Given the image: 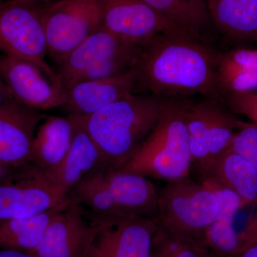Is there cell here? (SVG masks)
I'll return each mask as SVG.
<instances>
[{"label":"cell","mask_w":257,"mask_h":257,"mask_svg":"<svg viewBox=\"0 0 257 257\" xmlns=\"http://www.w3.org/2000/svg\"><path fill=\"white\" fill-rule=\"evenodd\" d=\"M212 257H219V256H216V255L214 254V255H213Z\"/></svg>","instance_id":"d590c367"},{"label":"cell","mask_w":257,"mask_h":257,"mask_svg":"<svg viewBox=\"0 0 257 257\" xmlns=\"http://www.w3.org/2000/svg\"><path fill=\"white\" fill-rule=\"evenodd\" d=\"M253 40H255V41L257 42V33L256 34V35L253 37Z\"/></svg>","instance_id":"836d02e7"},{"label":"cell","mask_w":257,"mask_h":257,"mask_svg":"<svg viewBox=\"0 0 257 257\" xmlns=\"http://www.w3.org/2000/svg\"><path fill=\"white\" fill-rule=\"evenodd\" d=\"M10 165L0 161V184L10 178Z\"/></svg>","instance_id":"f546056e"},{"label":"cell","mask_w":257,"mask_h":257,"mask_svg":"<svg viewBox=\"0 0 257 257\" xmlns=\"http://www.w3.org/2000/svg\"><path fill=\"white\" fill-rule=\"evenodd\" d=\"M231 257H257V245Z\"/></svg>","instance_id":"1f68e13d"},{"label":"cell","mask_w":257,"mask_h":257,"mask_svg":"<svg viewBox=\"0 0 257 257\" xmlns=\"http://www.w3.org/2000/svg\"><path fill=\"white\" fill-rule=\"evenodd\" d=\"M17 179L0 184V221L30 217L60 207L69 195L30 168Z\"/></svg>","instance_id":"4fadbf2b"},{"label":"cell","mask_w":257,"mask_h":257,"mask_svg":"<svg viewBox=\"0 0 257 257\" xmlns=\"http://www.w3.org/2000/svg\"><path fill=\"white\" fill-rule=\"evenodd\" d=\"M162 104L160 98L133 93L94 114L77 116L102 152L108 167L119 170L155 127Z\"/></svg>","instance_id":"7a4b0ae2"},{"label":"cell","mask_w":257,"mask_h":257,"mask_svg":"<svg viewBox=\"0 0 257 257\" xmlns=\"http://www.w3.org/2000/svg\"><path fill=\"white\" fill-rule=\"evenodd\" d=\"M92 222L98 230L88 257H151L157 219L116 216Z\"/></svg>","instance_id":"7c38bea8"},{"label":"cell","mask_w":257,"mask_h":257,"mask_svg":"<svg viewBox=\"0 0 257 257\" xmlns=\"http://www.w3.org/2000/svg\"><path fill=\"white\" fill-rule=\"evenodd\" d=\"M0 257H35L31 253L23 252V251H15V250L1 249Z\"/></svg>","instance_id":"f1b7e54d"},{"label":"cell","mask_w":257,"mask_h":257,"mask_svg":"<svg viewBox=\"0 0 257 257\" xmlns=\"http://www.w3.org/2000/svg\"><path fill=\"white\" fill-rule=\"evenodd\" d=\"M141 46L100 26L56 63L55 72L66 92L78 83L119 75L134 68Z\"/></svg>","instance_id":"8992f818"},{"label":"cell","mask_w":257,"mask_h":257,"mask_svg":"<svg viewBox=\"0 0 257 257\" xmlns=\"http://www.w3.org/2000/svg\"><path fill=\"white\" fill-rule=\"evenodd\" d=\"M202 183L219 197L221 211L204 236V244L219 257H231L257 245V199L246 201L211 181Z\"/></svg>","instance_id":"9c48e42d"},{"label":"cell","mask_w":257,"mask_h":257,"mask_svg":"<svg viewBox=\"0 0 257 257\" xmlns=\"http://www.w3.org/2000/svg\"><path fill=\"white\" fill-rule=\"evenodd\" d=\"M216 84L223 98L233 92L257 88V50L238 49L221 53L216 67Z\"/></svg>","instance_id":"7402d4cb"},{"label":"cell","mask_w":257,"mask_h":257,"mask_svg":"<svg viewBox=\"0 0 257 257\" xmlns=\"http://www.w3.org/2000/svg\"><path fill=\"white\" fill-rule=\"evenodd\" d=\"M157 209L160 227L204 244L208 230L220 214L221 204L212 189L189 176L167 182L158 191Z\"/></svg>","instance_id":"5b68a950"},{"label":"cell","mask_w":257,"mask_h":257,"mask_svg":"<svg viewBox=\"0 0 257 257\" xmlns=\"http://www.w3.org/2000/svg\"><path fill=\"white\" fill-rule=\"evenodd\" d=\"M69 198L68 205L56 214L38 246L30 252L34 256L88 257L98 228Z\"/></svg>","instance_id":"5bb4252c"},{"label":"cell","mask_w":257,"mask_h":257,"mask_svg":"<svg viewBox=\"0 0 257 257\" xmlns=\"http://www.w3.org/2000/svg\"><path fill=\"white\" fill-rule=\"evenodd\" d=\"M211 23L233 40H253L257 33V0H207Z\"/></svg>","instance_id":"44dd1931"},{"label":"cell","mask_w":257,"mask_h":257,"mask_svg":"<svg viewBox=\"0 0 257 257\" xmlns=\"http://www.w3.org/2000/svg\"><path fill=\"white\" fill-rule=\"evenodd\" d=\"M0 51L5 55L36 64L63 89L55 69L45 60L47 40L38 5L10 0L0 3Z\"/></svg>","instance_id":"ba28073f"},{"label":"cell","mask_w":257,"mask_h":257,"mask_svg":"<svg viewBox=\"0 0 257 257\" xmlns=\"http://www.w3.org/2000/svg\"><path fill=\"white\" fill-rule=\"evenodd\" d=\"M192 167L183 99H162L155 127L119 170L170 182L190 176Z\"/></svg>","instance_id":"277c9868"},{"label":"cell","mask_w":257,"mask_h":257,"mask_svg":"<svg viewBox=\"0 0 257 257\" xmlns=\"http://www.w3.org/2000/svg\"><path fill=\"white\" fill-rule=\"evenodd\" d=\"M75 131V121L68 116H45L32 142V168L48 177L59 170L68 153Z\"/></svg>","instance_id":"e0dca14e"},{"label":"cell","mask_w":257,"mask_h":257,"mask_svg":"<svg viewBox=\"0 0 257 257\" xmlns=\"http://www.w3.org/2000/svg\"><path fill=\"white\" fill-rule=\"evenodd\" d=\"M220 54L205 37L191 32L154 37L142 45L134 67L135 93L160 99H222L216 84Z\"/></svg>","instance_id":"6da1fadb"},{"label":"cell","mask_w":257,"mask_h":257,"mask_svg":"<svg viewBox=\"0 0 257 257\" xmlns=\"http://www.w3.org/2000/svg\"><path fill=\"white\" fill-rule=\"evenodd\" d=\"M25 106L16 99L4 81L0 78V112L15 110Z\"/></svg>","instance_id":"83f0119b"},{"label":"cell","mask_w":257,"mask_h":257,"mask_svg":"<svg viewBox=\"0 0 257 257\" xmlns=\"http://www.w3.org/2000/svg\"><path fill=\"white\" fill-rule=\"evenodd\" d=\"M99 5L100 26L138 45L165 34H196L167 20L140 0H99Z\"/></svg>","instance_id":"8fae6325"},{"label":"cell","mask_w":257,"mask_h":257,"mask_svg":"<svg viewBox=\"0 0 257 257\" xmlns=\"http://www.w3.org/2000/svg\"><path fill=\"white\" fill-rule=\"evenodd\" d=\"M192 1L196 2V3H199V4L204 5L207 6V2H206V0H192Z\"/></svg>","instance_id":"d6a6232c"},{"label":"cell","mask_w":257,"mask_h":257,"mask_svg":"<svg viewBox=\"0 0 257 257\" xmlns=\"http://www.w3.org/2000/svg\"><path fill=\"white\" fill-rule=\"evenodd\" d=\"M69 201L70 198L60 207L37 215L0 221V248L31 252L41 241L50 221Z\"/></svg>","instance_id":"603a6c76"},{"label":"cell","mask_w":257,"mask_h":257,"mask_svg":"<svg viewBox=\"0 0 257 257\" xmlns=\"http://www.w3.org/2000/svg\"><path fill=\"white\" fill-rule=\"evenodd\" d=\"M214 254L202 243L175 236L159 226L151 257H212Z\"/></svg>","instance_id":"d4e9b609"},{"label":"cell","mask_w":257,"mask_h":257,"mask_svg":"<svg viewBox=\"0 0 257 257\" xmlns=\"http://www.w3.org/2000/svg\"><path fill=\"white\" fill-rule=\"evenodd\" d=\"M0 78L23 105L38 111L62 107L65 92L36 64L0 55Z\"/></svg>","instance_id":"9a60e30c"},{"label":"cell","mask_w":257,"mask_h":257,"mask_svg":"<svg viewBox=\"0 0 257 257\" xmlns=\"http://www.w3.org/2000/svg\"><path fill=\"white\" fill-rule=\"evenodd\" d=\"M196 172L199 180L219 184L246 201L257 199V170L231 149L225 150Z\"/></svg>","instance_id":"ffe728a7"},{"label":"cell","mask_w":257,"mask_h":257,"mask_svg":"<svg viewBox=\"0 0 257 257\" xmlns=\"http://www.w3.org/2000/svg\"><path fill=\"white\" fill-rule=\"evenodd\" d=\"M40 8L47 55L55 63L100 27L99 0H62Z\"/></svg>","instance_id":"30bf717a"},{"label":"cell","mask_w":257,"mask_h":257,"mask_svg":"<svg viewBox=\"0 0 257 257\" xmlns=\"http://www.w3.org/2000/svg\"><path fill=\"white\" fill-rule=\"evenodd\" d=\"M228 148L246 159L257 170V124L240 120Z\"/></svg>","instance_id":"484cf974"},{"label":"cell","mask_w":257,"mask_h":257,"mask_svg":"<svg viewBox=\"0 0 257 257\" xmlns=\"http://www.w3.org/2000/svg\"><path fill=\"white\" fill-rule=\"evenodd\" d=\"M13 3H25V4H31L42 6V5L50 4V3H56V2L62 1V0H10Z\"/></svg>","instance_id":"4dcf8cb0"},{"label":"cell","mask_w":257,"mask_h":257,"mask_svg":"<svg viewBox=\"0 0 257 257\" xmlns=\"http://www.w3.org/2000/svg\"><path fill=\"white\" fill-rule=\"evenodd\" d=\"M223 101L236 115L246 116L249 121L257 124V92H233L223 96Z\"/></svg>","instance_id":"4316f807"},{"label":"cell","mask_w":257,"mask_h":257,"mask_svg":"<svg viewBox=\"0 0 257 257\" xmlns=\"http://www.w3.org/2000/svg\"><path fill=\"white\" fill-rule=\"evenodd\" d=\"M158 191L143 176L103 167L87 176L69 192L94 221L116 216L157 219Z\"/></svg>","instance_id":"3957f363"},{"label":"cell","mask_w":257,"mask_h":257,"mask_svg":"<svg viewBox=\"0 0 257 257\" xmlns=\"http://www.w3.org/2000/svg\"><path fill=\"white\" fill-rule=\"evenodd\" d=\"M135 68L119 75L85 81L75 84L65 92L62 108L69 114L88 116L136 92Z\"/></svg>","instance_id":"2e32d148"},{"label":"cell","mask_w":257,"mask_h":257,"mask_svg":"<svg viewBox=\"0 0 257 257\" xmlns=\"http://www.w3.org/2000/svg\"><path fill=\"white\" fill-rule=\"evenodd\" d=\"M69 115L75 121L72 145L59 170L46 177L69 195L71 190L87 176L101 167H108L105 157L83 126L78 116Z\"/></svg>","instance_id":"d6986e66"},{"label":"cell","mask_w":257,"mask_h":257,"mask_svg":"<svg viewBox=\"0 0 257 257\" xmlns=\"http://www.w3.org/2000/svg\"><path fill=\"white\" fill-rule=\"evenodd\" d=\"M184 117L196 172L229 147L240 121L222 99H183Z\"/></svg>","instance_id":"52a82bcc"},{"label":"cell","mask_w":257,"mask_h":257,"mask_svg":"<svg viewBox=\"0 0 257 257\" xmlns=\"http://www.w3.org/2000/svg\"><path fill=\"white\" fill-rule=\"evenodd\" d=\"M172 23L205 37L212 23L206 5L192 0H140Z\"/></svg>","instance_id":"cb8c5ba5"},{"label":"cell","mask_w":257,"mask_h":257,"mask_svg":"<svg viewBox=\"0 0 257 257\" xmlns=\"http://www.w3.org/2000/svg\"><path fill=\"white\" fill-rule=\"evenodd\" d=\"M5 1V0H0V3H3V2Z\"/></svg>","instance_id":"e575fe53"},{"label":"cell","mask_w":257,"mask_h":257,"mask_svg":"<svg viewBox=\"0 0 257 257\" xmlns=\"http://www.w3.org/2000/svg\"><path fill=\"white\" fill-rule=\"evenodd\" d=\"M45 116L27 106L0 112V161L15 167L30 165L35 131Z\"/></svg>","instance_id":"ac0fdd59"}]
</instances>
